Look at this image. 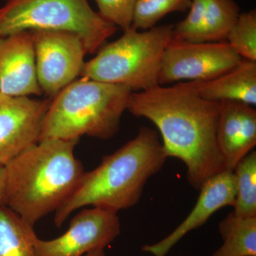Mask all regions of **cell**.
Here are the masks:
<instances>
[{"mask_svg": "<svg viewBox=\"0 0 256 256\" xmlns=\"http://www.w3.org/2000/svg\"><path fill=\"white\" fill-rule=\"evenodd\" d=\"M218 102L216 143L225 170L236 166L256 146V110L252 106L235 100Z\"/></svg>", "mask_w": 256, "mask_h": 256, "instance_id": "obj_13", "label": "cell"}, {"mask_svg": "<svg viewBox=\"0 0 256 256\" xmlns=\"http://www.w3.org/2000/svg\"><path fill=\"white\" fill-rule=\"evenodd\" d=\"M234 213L242 217H256V152L252 150L236 166Z\"/></svg>", "mask_w": 256, "mask_h": 256, "instance_id": "obj_17", "label": "cell"}, {"mask_svg": "<svg viewBox=\"0 0 256 256\" xmlns=\"http://www.w3.org/2000/svg\"><path fill=\"white\" fill-rule=\"evenodd\" d=\"M88 0H6L0 8V36L24 31H62L78 35L94 54L118 31Z\"/></svg>", "mask_w": 256, "mask_h": 256, "instance_id": "obj_6", "label": "cell"}, {"mask_svg": "<svg viewBox=\"0 0 256 256\" xmlns=\"http://www.w3.org/2000/svg\"><path fill=\"white\" fill-rule=\"evenodd\" d=\"M5 186H6V170H5V165L0 163V206H5Z\"/></svg>", "mask_w": 256, "mask_h": 256, "instance_id": "obj_23", "label": "cell"}, {"mask_svg": "<svg viewBox=\"0 0 256 256\" xmlns=\"http://www.w3.org/2000/svg\"><path fill=\"white\" fill-rule=\"evenodd\" d=\"M239 14L240 10L234 0H207L202 41H226Z\"/></svg>", "mask_w": 256, "mask_h": 256, "instance_id": "obj_18", "label": "cell"}, {"mask_svg": "<svg viewBox=\"0 0 256 256\" xmlns=\"http://www.w3.org/2000/svg\"><path fill=\"white\" fill-rule=\"evenodd\" d=\"M200 191L196 204L186 218L162 240L143 246V252L153 256H165L183 237L203 226L216 212L223 207L233 206L236 192L234 172L224 170L212 176Z\"/></svg>", "mask_w": 256, "mask_h": 256, "instance_id": "obj_12", "label": "cell"}, {"mask_svg": "<svg viewBox=\"0 0 256 256\" xmlns=\"http://www.w3.org/2000/svg\"><path fill=\"white\" fill-rule=\"evenodd\" d=\"M168 158L156 131L141 127L134 139L104 156L96 169L84 173L72 194L56 210V226L60 228L82 207L118 213L134 206L148 180L162 169Z\"/></svg>", "mask_w": 256, "mask_h": 256, "instance_id": "obj_3", "label": "cell"}, {"mask_svg": "<svg viewBox=\"0 0 256 256\" xmlns=\"http://www.w3.org/2000/svg\"><path fill=\"white\" fill-rule=\"evenodd\" d=\"M226 41L239 56L256 62V10L239 14Z\"/></svg>", "mask_w": 256, "mask_h": 256, "instance_id": "obj_20", "label": "cell"}, {"mask_svg": "<svg viewBox=\"0 0 256 256\" xmlns=\"http://www.w3.org/2000/svg\"><path fill=\"white\" fill-rule=\"evenodd\" d=\"M191 4L192 0H137L132 28L144 31L150 30L165 15L174 12H184Z\"/></svg>", "mask_w": 256, "mask_h": 256, "instance_id": "obj_19", "label": "cell"}, {"mask_svg": "<svg viewBox=\"0 0 256 256\" xmlns=\"http://www.w3.org/2000/svg\"><path fill=\"white\" fill-rule=\"evenodd\" d=\"M132 92L126 86L82 77L74 80L50 100L40 140L114 137Z\"/></svg>", "mask_w": 256, "mask_h": 256, "instance_id": "obj_4", "label": "cell"}, {"mask_svg": "<svg viewBox=\"0 0 256 256\" xmlns=\"http://www.w3.org/2000/svg\"><path fill=\"white\" fill-rule=\"evenodd\" d=\"M195 84L198 94L206 100L240 101L256 106V62L242 58L226 73Z\"/></svg>", "mask_w": 256, "mask_h": 256, "instance_id": "obj_14", "label": "cell"}, {"mask_svg": "<svg viewBox=\"0 0 256 256\" xmlns=\"http://www.w3.org/2000/svg\"><path fill=\"white\" fill-rule=\"evenodd\" d=\"M78 141L46 138L10 160L5 164V206L32 226L58 210L85 172L74 156Z\"/></svg>", "mask_w": 256, "mask_h": 256, "instance_id": "obj_2", "label": "cell"}, {"mask_svg": "<svg viewBox=\"0 0 256 256\" xmlns=\"http://www.w3.org/2000/svg\"><path fill=\"white\" fill-rule=\"evenodd\" d=\"M223 244L212 256H256V217H242L234 212L220 222Z\"/></svg>", "mask_w": 256, "mask_h": 256, "instance_id": "obj_15", "label": "cell"}, {"mask_svg": "<svg viewBox=\"0 0 256 256\" xmlns=\"http://www.w3.org/2000/svg\"><path fill=\"white\" fill-rule=\"evenodd\" d=\"M33 32L37 80L42 94L52 99L80 76L86 48L75 34L48 30Z\"/></svg>", "mask_w": 256, "mask_h": 256, "instance_id": "obj_8", "label": "cell"}, {"mask_svg": "<svg viewBox=\"0 0 256 256\" xmlns=\"http://www.w3.org/2000/svg\"><path fill=\"white\" fill-rule=\"evenodd\" d=\"M242 58L226 41L190 42L172 38L163 54L158 82H204L228 72Z\"/></svg>", "mask_w": 256, "mask_h": 256, "instance_id": "obj_7", "label": "cell"}, {"mask_svg": "<svg viewBox=\"0 0 256 256\" xmlns=\"http://www.w3.org/2000/svg\"><path fill=\"white\" fill-rule=\"evenodd\" d=\"M120 234L117 212L94 207L78 212L70 220L66 232L52 240L36 237V256H84L105 249Z\"/></svg>", "mask_w": 256, "mask_h": 256, "instance_id": "obj_9", "label": "cell"}, {"mask_svg": "<svg viewBox=\"0 0 256 256\" xmlns=\"http://www.w3.org/2000/svg\"><path fill=\"white\" fill-rule=\"evenodd\" d=\"M52 99L11 96L0 92V163L8 162L41 137Z\"/></svg>", "mask_w": 256, "mask_h": 256, "instance_id": "obj_10", "label": "cell"}, {"mask_svg": "<svg viewBox=\"0 0 256 256\" xmlns=\"http://www.w3.org/2000/svg\"><path fill=\"white\" fill-rule=\"evenodd\" d=\"M34 226L6 206H0V256H36Z\"/></svg>", "mask_w": 256, "mask_h": 256, "instance_id": "obj_16", "label": "cell"}, {"mask_svg": "<svg viewBox=\"0 0 256 256\" xmlns=\"http://www.w3.org/2000/svg\"><path fill=\"white\" fill-rule=\"evenodd\" d=\"M84 256H106L105 249H98V250L88 252Z\"/></svg>", "mask_w": 256, "mask_h": 256, "instance_id": "obj_24", "label": "cell"}, {"mask_svg": "<svg viewBox=\"0 0 256 256\" xmlns=\"http://www.w3.org/2000/svg\"><path fill=\"white\" fill-rule=\"evenodd\" d=\"M99 14L118 28L126 31L132 28L137 0H95Z\"/></svg>", "mask_w": 256, "mask_h": 256, "instance_id": "obj_22", "label": "cell"}, {"mask_svg": "<svg viewBox=\"0 0 256 256\" xmlns=\"http://www.w3.org/2000/svg\"><path fill=\"white\" fill-rule=\"evenodd\" d=\"M127 110L156 124L166 156L184 163L195 190L226 170L216 143L218 102L200 96L195 82L132 92Z\"/></svg>", "mask_w": 256, "mask_h": 256, "instance_id": "obj_1", "label": "cell"}, {"mask_svg": "<svg viewBox=\"0 0 256 256\" xmlns=\"http://www.w3.org/2000/svg\"><path fill=\"white\" fill-rule=\"evenodd\" d=\"M174 25H162L140 32L130 28L114 42L101 46L85 62L80 76L96 82L130 88L133 92L159 86L163 54L172 38Z\"/></svg>", "mask_w": 256, "mask_h": 256, "instance_id": "obj_5", "label": "cell"}, {"mask_svg": "<svg viewBox=\"0 0 256 256\" xmlns=\"http://www.w3.org/2000/svg\"><path fill=\"white\" fill-rule=\"evenodd\" d=\"M0 92L11 96H40L33 31L0 36Z\"/></svg>", "mask_w": 256, "mask_h": 256, "instance_id": "obj_11", "label": "cell"}, {"mask_svg": "<svg viewBox=\"0 0 256 256\" xmlns=\"http://www.w3.org/2000/svg\"><path fill=\"white\" fill-rule=\"evenodd\" d=\"M207 0H192L190 12L174 26L172 38L180 41L203 42V26Z\"/></svg>", "mask_w": 256, "mask_h": 256, "instance_id": "obj_21", "label": "cell"}]
</instances>
